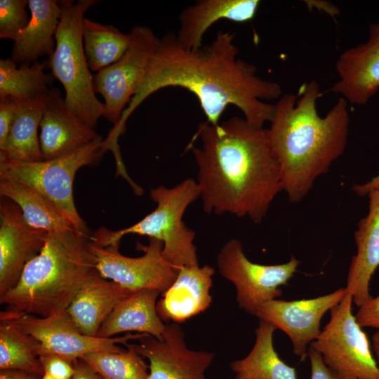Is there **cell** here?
<instances>
[{
  "instance_id": "obj_12",
  "label": "cell",
  "mask_w": 379,
  "mask_h": 379,
  "mask_svg": "<svg viewBox=\"0 0 379 379\" xmlns=\"http://www.w3.org/2000/svg\"><path fill=\"white\" fill-rule=\"evenodd\" d=\"M144 254L131 258L119 251V246H100L92 240L97 270L102 278L134 292L155 289L161 293L175 281L178 271L163 255V243L150 239L147 246H138Z\"/></svg>"
},
{
  "instance_id": "obj_37",
  "label": "cell",
  "mask_w": 379,
  "mask_h": 379,
  "mask_svg": "<svg viewBox=\"0 0 379 379\" xmlns=\"http://www.w3.org/2000/svg\"><path fill=\"white\" fill-rule=\"evenodd\" d=\"M43 375L13 369L1 370L0 372V379H41Z\"/></svg>"
},
{
  "instance_id": "obj_21",
  "label": "cell",
  "mask_w": 379,
  "mask_h": 379,
  "mask_svg": "<svg viewBox=\"0 0 379 379\" xmlns=\"http://www.w3.org/2000/svg\"><path fill=\"white\" fill-rule=\"evenodd\" d=\"M31 17L15 37L11 59L16 64H32L41 56L51 55L61 15L59 1L28 0Z\"/></svg>"
},
{
  "instance_id": "obj_36",
  "label": "cell",
  "mask_w": 379,
  "mask_h": 379,
  "mask_svg": "<svg viewBox=\"0 0 379 379\" xmlns=\"http://www.w3.org/2000/svg\"><path fill=\"white\" fill-rule=\"evenodd\" d=\"M74 373L70 379H103L89 364L79 359L73 362Z\"/></svg>"
},
{
  "instance_id": "obj_9",
  "label": "cell",
  "mask_w": 379,
  "mask_h": 379,
  "mask_svg": "<svg viewBox=\"0 0 379 379\" xmlns=\"http://www.w3.org/2000/svg\"><path fill=\"white\" fill-rule=\"evenodd\" d=\"M0 320L13 322L18 328L30 335L35 341L36 352L39 357L56 354L72 362L84 355L102 351L120 352L130 340H139L145 333H127L112 338L92 337L83 334L75 326L67 310L47 317L15 312H1Z\"/></svg>"
},
{
  "instance_id": "obj_19",
  "label": "cell",
  "mask_w": 379,
  "mask_h": 379,
  "mask_svg": "<svg viewBox=\"0 0 379 379\" xmlns=\"http://www.w3.org/2000/svg\"><path fill=\"white\" fill-rule=\"evenodd\" d=\"M214 273V268L208 265L180 268L175 281L157 303L161 320L182 323L206 310L212 302L210 290Z\"/></svg>"
},
{
  "instance_id": "obj_40",
  "label": "cell",
  "mask_w": 379,
  "mask_h": 379,
  "mask_svg": "<svg viewBox=\"0 0 379 379\" xmlns=\"http://www.w3.org/2000/svg\"><path fill=\"white\" fill-rule=\"evenodd\" d=\"M41 379H51V378L48 375L44 373Z\"/></svg>"
},
{
  "instance_id": "obj_29",
  "label": "cell",
  "mask_w": 379,
  "mask_h": 379,
  "mask_svg": "<svg viewBox=\"0 0 379 379\" xmlns=\"http://www.w3.org/2000/svg\"><path fill=\"white\" fill-rule=\"evenodd\" d=\"M0 369H13L43 375L34 340L13 322L0 320Z\"/></svg>"
},
{
  "instance_id": "obj_14",
  "label": "cell",
  "mask_w": 379,
  "mask_h": 379,
  "mask_svg": "<svg viewBox=\"0 0 379 379\" xmlns=\"http://www.w3.org/2000/svg\"><path fill=\"white\" fill-rule=\"evenodd\" d=\"M138 340L136 350L149 361V379H208L214 354L189 349L178 324H166L161 340L145 335Z\"/></svg>"
},
{
  "instance_id": "obj_15",
  "label": "cell",
  "mask_w": 379,
  "mask_h": 379,
  "mask_svg": "<svg viewBox=\"0 0 379 379\" xmlns=\"http://www.w3.org/2000/svg\"><path fill=\"white\" fill-rule=\"evenodd\" d=\"M48 232L30 227L20 207L1 197L0 202V295L18 283L26 265L44 247Z\"/></svg>"
},
{
  "instance_id": "obj_24",
  "label": "cell",
  "mask_w": 379,
  "mask_h": 379,
  "mask_svg": "<svg viewBox=\"0 0 379 379\" xmlns=\"http://www.w3.org/2000/svg\"><path fill=\"white\" fill-rule=\"evenodd\" d=\"M44 96L20 101L6 142L0 149V160L19 162L42 160L38 129L44 112Z\"/></svg>"
},
{
  "instance_id": "obj_20",
  "label": "cell",
  "mask_w": 379,
  "mask_h": 379,
  "mask_svg": "<svg viewBox=\"0 0 379 379\" xmlns=\"http://www.w3.org/2000/svg\"><path fill=\"white\" fill-rule=\"evenodd\" d=\"M259 0H199L184 8L179 15L176 34L179 43L187 49L202 46L207 30L221 20L246 22L256 15Z\"/></svg>"
},
{
  "instance_id": "obj_13",
  "label": "cell",
  "mask_w": 379,
  "mask_h": 379,
  "mask_svg": "<svg viewBox=\"0 0 379 379\" xmlns=\"http://www.w3.org/2000/svg\"><path fill=\"white\" fill-rule=\"evenodd\" d=\"M346 293L344 287L314 298L291 301L274 299L259 305L253 315L284 331L292 342L294 354L304 360L309 346L321 332L322 317Z\"/></svg>"
},
{
  "instance_id": "obj_16",
  "label": "cell",
  "mask_w": 379,
  "mask_h": 379,
  "mask_svg": "<svg viewBox=\"0 0 379 379\" xmlns=\"http://www.w3.org/2000/svg\"><path fill=\"white\" fill-rule=\"evenodd\" d=\"M338 79L330 91L348 103L366 105L379 90V23L369 25L365 43L347 48L335 63Z\"/></svg>"
},
{
  "instance_id": "obj_32",
  "label": "cell",
  "mask_w": 379,
  "mask_h": 379,
  "mask_svg": "<svg viewBox=\"0 0 379 379\" xmlns=\"http://www.w3.org/2000/svg\"><path fill=\"white\" fill-rule=\"evenodd\" d=\"M44 372L51 379H70L74 373L73 362L56 354L39 357Z\"/></svg>"
},
{
  "instance_id": "obj_7",
  "label": "cell",
  "mask_w": 379,
  "mask_h": 379,
  "mask_svg": "<svg viewBox=\"0 0 379 379\" xmlns=\"http://www.w3.org/2000/svg\"><path fill=\"white\" fill-rule=\"evenodd\" d=\"M107 151L100 138L70 154L50 160H0V179L17 181L39 191L55 204L77 231L90 234L76 208L73 182L79 168L98 163Z\"/></svg>"
},
{
  "instance_id": "obj_38",
  "label": "cell",
  "mask_w": 379,
  "mask_h": 379,
  "mask_svg": "<svg viewBox=\"0 0 379 379\" xmlns=\"http://www.w3.org/2000/svg\"><path fill=\"white\" fill-rule=\"evenodd\" d=\"M378 187L379 174L366 183L354 186L352 190L359 196H366L368 195L370 191Z\"/></svg>"
},
{
  "instance_id": "obj_22",
  "label": "cell",
  "mask_w": 379,
  "mask_h": 379,
  "mask_svg": "<svg viewBox=\"0 0 379 379\" xmlns=\"http://www.w3.org/2000/svg\"><path fill=\"white\" fill-rule=\"evenodd\" d=\"M132 293L100 276L79 291L67 312L80 332L98 337V331L106 319Z\"/></svg>"
},
{
  "instance_id": "obj_31",
  "label": "cell",
  "mask_w": 379,
  "mask_h": 379,
  "mask_svg": "<svg viewBox=\"0 0 379 379\" xmlns=\"http://www.w3.org/2000/svg\"><path fill=\"white\" fill-rule=\"evenodd\" d=\"M28 0L0 1V39L13 40L28 24Z\"/></svg>"
},
{
  "instance_id": "obj_2",
  "label": "cell",
  "mask_w": 379,
  "mask_h": 379,
  "mask_svg": "<svg viewBox=\"0 0 379 379\" xmlns=\"http://www.w3.org/2000/svg\"><path fill=\"white\" fill-rule=\"evenodd\" d=\"M189 144L198 168L197 182L206 213H231L260 223L282 190L268 129L233 117L218 125L201 122Z\"/></svg>"
},
{
  "instance_id": "obj_23",
  "label": "cell",
  "mask_w": 379,
  "mask_h": 379,
  "mask_svg": "<svg viewBox=\"0 0 379 379\" xmlns=\"http://www.w3.org/2000/svg\"><path fill=\"white\" fill-rule=\"evenodd\" d=\"M161 293L155 289L133 292L112 312L100 328L98 337L112 338L124 332L145 333L161 340L166 325L157 311Z\"/></svg>"
},
{
  "instance_id": "obj_3",
  "label": "cell",
  "mask_w": 379,
  "mask_h": 379,
  "mask_svg": "<svg viewBox=\"0 0 379 379\" xmlns=\"http://www.w3.org/2000/svg\"><path fill=\"white\" fill-rule=\"evenodd\" d=\"M321 95L318 82L312 80L300 88L298 96L286 93L274 104L269 139L282 190L291 203L307 195L315 180L328 172L347 146L348 102L340 97L321 117L317 109Z\"/></svg>"
},
{
  "instance_id": "obj_35",
  "label": "cell",
  "mask_w": 379,
  "mask_h": 379,
  "mask_svg": "<svg viewBox=\"0 0 379 379\" xmlns=\"http://www.w3.org/2000/svg\"><path fill=\"white\" fill-rule=\"evenodd\" d=\"M307 356L311 365V379H340L325 364L321 354L310 345Z\"/></svg>"
},
{
  "instance_id": "obj_1",
  "label": "cell",
  "mask_w": 379,
  "mask_h": 379,
  "mask_svg": "<svg viewBox=\"0 0 379 379\" xmlns=\"http://www.w3.org/2000/svg\"><path fill=\"white\" fill-rule=\"evenodd\" d=\"M232 32L220 31L215 39L197 49H187L176 34L162 36L145 76L112 132L120 136L130 115L149 95L166 87H180L197 98L206 121L219 124L229 105L237 107L251 125L262 128L270 122L274 104L282 93L276 81L257 74L256 67L239 59Z\"/></svg>"
},
{
  "instance_id": "obj_39",
  "label": "cell",
  "mask_w": 379,
  "mask_h": 379,
  "mask_svg": "<svg viewBox=\"0 0 379 379\" xmlns=\"http://www.w3.org/2000/svg\"><path fill=\"white\" fill-rule=\"evenodd\" d=\"M372 350L374 357L379 365V331H377L372 337Z\"/></svg>"
},
{
  "instance_id": "obj_28",
  "label": "cell",
  "mask_w": 379,
  "mask_h": 379,
  "mask_svg": "<svg viewBox=\"0 0 379 379\" xmlns=\"http://www.w3.org/2000/svg\"><path fill=\"white\" fill-rule=\"evenodd\" d=\"M45 62L21 64L11 58L0 60V98L28 100L44 97L50 90L52 77L44 72Z\"/></svg>"
},
{
  "instance_id": "obj_5",
  "label": "cell",
  "mask_w": 379,
  "mask_h": 379,
  "mask_svg": "<svg viewBox=\"0 0 379 379\" xmlns=\"http://www.w3.org/2000/svg\"><path fill=\"white\" fill-rule=\"evenodd\" d=\"M156 208L133 225L117 231L98 229L92 240L100 246H119L127 234L147 236L163 243V255L177 270L199 265L194 244L195 232L183 222L187 208L200 197L197 182L187 178L173 187L159 186L150 190Z\"/></svg>"
},
{
  "instance_id": "obj_18",
  "label": "cell",
  "mask_w": 379,
  "mask_h": 379,
  "mask_svg": "<svg viewBox=\"0 0 379 379\" xmlns=\"http://www.w3.org/2000/svg\"><path fill=\"white\" fill-rule=\"evenodd\" d=\"M368 197V211L354 232L357 253L352 258L345 287L358 307L373 298L370 282L379 266V187L370 191Z\"/></svg>"
},
{
  "instance_id": "obj_4",
  "label": "cell",
  "mask_w": 379,
  "mask_h": 379,
  "mask_svg": "<svg viewBox=\"0 0 379 379\" xmlns=\"http://www.w3.org/2000/svg\"><path fill=\"white\" fill-rule=\"evenodd\" d=\"M100 276L92 234L76 230L48 232L18 283L0 295V303L12 312L47 317L66 311L79 291Z\"/></svg>"
},
{
  "instance_id": "obj_8",
  "label": "cell",
  "mask_w": 379,
  "mask_h": 379,
  "mask_svg": "<svg viewBox=\"0 0 379 379\" xmlns=\"http://www.w3.org/2000/svg\"><path fill=\"white\" fill-rule=\"evenodd\" d=\"M347 292L331 311L328 322L310 346L340 379H379V365L367 335L352 314Z\"/></svg>"
},
{
  "instance_id": "obj_6",
  "label": "cell",
  "mask_w": 379,
  "mask_h": 379,
  "mask_svg": "<svg viewBox=\"0 0 379 379\" xmlns=\"http://www.w3.org/2000/svg\"><path fill=\"white\" fill-rule=\"evenodd\" d=\"M95 0H61V15L55 34V48L47 65L63 86L67 106L92 128L105 117L104 103L95 95L93 77L86 58L81 25L84 13Z\"/></svg>"
},
{
  "instance_id": "obj_27",
  "label": "cell",
  "mask_w": 379,
  "mask_h": 379,
  "mask_svg": "<svg viewBox=\"0 0 379 379\" xmlns=\"http://www.w3.org/2000/svg\"><path fill=\"white\" fill-rule=\"evenodd\" d=\"M81 35L86 58L91 71L100 72L118 61L131 43L125 34L112 25H103L84 18Z\"/></svg>"
},
{
  "instance_id": "obj_17",
  "label": "cell",
  "mask_w": 379,
  "mask_h": 379,
  "mask_svg": "<svg viewBox=\"0 0 379 379\" xmlns=\"http://www.w3.org/2000/svg\"><path fill=\"white\" fill-rule=\"evenodd\" d=\"M44 100L39 127L42 160L67 155L102 138L67 106L57 88H51Z\"/></svg>"
},
{
  "instance_id": "obj_26",
  "label": "cell",
  "mask_w": 379,
  "mask_h": 379,
  "mask_svg": "<svg viewBox=\"0 0 379 379\" xmlns=\"http://www.w3.org/2000/svg\"><path fill=\"white\" fill-rule=\"evenodd\" d=\"M0 195L13 201L20 207L24 219L32 227L48 232L75 230L55 204L29 185L0 179Z\"/></svg>"
},
{
  "instance_id": "obj_11",
  "label": "cell",
  "mask_w": 379,
  "mask_h": 379,
  "mask_svg": "<svg viewBox=\"0 0 379 379\" xmlns=\"http://www.w3.org/2000/svg\"><path fill=\"white\" fill-rule=\"evenodd\" d=\"M217 264L220 274L234 285L240 308L253 314L261 304L281 296L280 287L288 284L300 261L292 255L283 264L253 262L244 254L241 242L234 239L222 246Z\"/></svg>"
},
{
  "instance_id": "obj_34",
  "label": "cell",
  "mask_w": 379,
  "mask_h": 379,
  "mask_svg": "<svg viewBox=\"0 0 379 379\" xmlns=\"http://www.w3.org/2000/svg\"><path fill=\"white\" fill-rule=\"evenodd\" d=\"M355 317L361 327H371L379 331V295L359 307Z\"/></svg>"
},
{
  "instance_id": "obj_30",
  "label": "cell",
  "mask_w": 379,
  "mask_h": 379,
  "mask_svg": "<svg viewBox=\"0 0 379 379\" xmlns=\"http://www.w3.org/2000/svg\"><path fill=\"white\" fill-rule=\"evenodd\" d=\"M120 352L102 351L84 355L81 359L103 379H149V366L135 345L126 343Z\"/></svg>"
},
{
  "instance_id": "obj_10",
  "label": "cell",
  "mask_w": 379,
  "mask_h": 379,
  "mask_svg": "<svg viewBox=\"0 0 379 379\" xmlns=\"http://www.w3.org/2000/svg\"><path fill=\"white\" fill-rule=\"evenodd\" d=\"M129 33L131 43L124 55L93 77L94 91L104 98V117L112 124V129L119 125L160 40L149 27L144 25L134 26Z\"/></svg>"
},
{
  "instance_id": "obj_33",
  "label": "cell",
  "mask_w": 379,
  "mask_h": 379,
  "mask_svg": "<svg viewBox=\"0 0 379 379\" xmlns=\"http://www.w3.org/2000/svg\"><path fill=\"white\" fill-rule=\"evenodd\" d=\"M20 100L13 97L0 98V149H3Z\"/></svg>"
},
{
  "instance_id": "obj_25",
  "label": "cell",
  "mask_w": 379,
  "mask_h": 379,
  "mask_svg": "<svg viewBox=\"0 0 379 379\" xmlns=\"http://www.w3.org/2000/svg\"><path fill=\"white\" fill-rule=\"evenodd\" d=\"M276 327L260 320L255 344L244 358L230 364L234 379H298L295 369L283 361L273 345Z\"/></svg>"
}]
</instances>
